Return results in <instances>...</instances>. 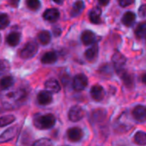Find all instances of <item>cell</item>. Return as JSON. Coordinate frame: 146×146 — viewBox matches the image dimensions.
I'll list each match as a JSON object with an SVG mask.
<instances>
[{"instance_id":"6da1fadb","label":"cell","mask_w":146,"mask_h":146,"mask_svg":"<svg viewBox=\"0 0 146 146\" xmlns=\"http://www.w3.org/2000/svg\"><path fill=\"white\" fill-rule=\"evenodd\" d=\"M27 91L24 89H6L1 94V100L5 109L12 110L21 106L27 99Z\"/></svg>"},{"instance_id":"7a4b0ae2","label":"cell","mask_w":146,"mask_h":146,"mask_svg":"<svg viewBox=\"0 0 146 146\" xmlns=\"http://www.w3.org/2000/svg\"><path fill=\"white\" fill-rule=\"evenodd\" d=\"M56 123V119L53 115L48 114L41 115L35 120V126L40 129H49L51 128Z\"/></svg>"},{"instance_id":"3957f363","label":"cell","mask_w":146,"mask_h":146,"mask_svg":"<svg viewBox=\"0 0 146 146\" xmlns=\"http://www.w3.org/2000/svg\"><path fill=\"white\" fill-rule=\"evenodd\" d=\"M38 51V44L34 41L28 42L21 50L20 56L23 59H29L35 56Z\"/></svg>"},{"instance_id":"277c9868","label":"cell","mask_w":146,"mask_h":146,"mask_svg":"<svg viewBox=\"0 0 146 146\" xmlns=\"http://www.w3.org/2000/svg\"><path fill=\"white\" fill-rule=\"evenodd\" d=\"M88 84V80L87 77L85 74H77L73 80V87L75 91H83Z\"/></svg>"},{"instance_id":"5b68a950","label":"cell","mask_w":146,"mask_h":146,"mask_svg":"<svg viewBox=\"0 0 146 146\" xmlns=\"http://www.w3.org/2000/svg\"><path fill=\"white\" fill-rule=\"evenodd\" d=\"M85 115V111L80 106H74L70 109L68 112V118L73 122H77L80 121Z\"/></svg>"},{"instance_id":"8992f818","label":"cell","mask_w":146,"mask_h":146,"mask_svg":"<svg viewBox=\"0 0 146 146\" xmlns=\"http://www.w3.org/2000/svg\"><path fill=\"white\" fill-rule=\"evenodd\" d=\"M133 115L134 119L139 122L146 121V107L143 105H138L134 108L133 111Z\"/></svg>"},{"instance_id":"52a82bcc","label":"cell","mask_w":146,"mask_h":146,"mask_svg":"<svg viewBox=\"0 0 146 146\" xmlns=\"http://www.w3.org/2000/svg\"><path fill=\"white\" fill-rule=\"evenodd\" d=\"M113 63H114V66L116 69V71L119 73V72H121L123 70V68H124V65L126 64V58L123 55H121V53L119 52H115L113 56Z\"/></svg>"},{"instance_id":"ba28073f","label":"cell","mask_w":146,"mask_h":146,"mask_svg":"<svg viewBox=\"0 0 146 146\" xmlns=\"http://www.w3.org/2000/svg\"><path fill=\"white\" fill-rule=\"evenodd\" d=\"M83 137V132L79 127H73L68 131V138L72 142H79Z\"/></svg>"},{"instance_id":"9c48e42d","label":"cell","mask_w":146,"mask_h":146,"mask_svg":"<svg viewBox=\"0 0 146 146\" xmlns=\"http://www.w3.org/2000/svg\"><path fill=\"white\" fill-rule=\"evenodd\" d=\"M91 95H92V98L95 101H101L104 98L105 92H104V89L101 86L96 85V86L92 87V89H91Z\"/></svg>"},{"instance_id":"30bf717a","label":"cell","mask_w":146,"mask_h":146,"mask_svg":"<svg viewBox=\"0 0 146 146\" xmlns=\"http://www.w3.org/2000/svg\"><path fill=\"white\" fill-rule=\"evenodd\" d=\"M44 87L46 91L50 92V93H57L61 90L60 84L58 83L56 80H54V79L48 80L44 84Z\"/></svg>"},{"instance_id":"8fae6325","label":"cell","mask_w":146,"mask_h":146,"mask_svg":"<svg viewBox=\"0 0 146 146\" xmlns=\"http://www.w3.org/2000/svg\"><path fill=\"white\" fill-rule=\"evenodd\" d=\"M17 133V127H12L7 129L5 132H3L1 136H0V143H4L7 141H9L12 139Z\"/></svg>"},{"instance_id":"7c38bea8","label":"cell","mask_w":146,"mask_h":146,"mask_svg":"<svg viewBox=\"0 0 146 146\" xmlns=\"http://www.w3.org/2000/svg\"><path fill=\"white\" fill-rule=\"evenodd\" d=\"M38 102L41 105H47L52 102V96L51 93L48 91L40 92L38 94Z\"/></svg>"},{"instance_id":"4fadbf2b","label":"cell","mask_w":146,"mask_h":146,"mask_svg":"<svg viewBox=\"0 0 146 146\" xmlns=\"http://www.w3.org/2000/svg\"><path fill=\"white\" fill-rule=\"evenodd\" d=\"M59 16H60V13H59L58 9H49L45 10V12L44 13V20H46L48 21H51V22L57 21Z\"/></svg>"},{"instance_id":"5bb4252c","label":"cell","mask_w":146,"mask_h":146,"mask_svg":"<svg viewBox=\"0 0 146 146\" xmlns=\"http://www.w3.org/2000/svg\"><path fill=\"white\" fill-rule=\"evenodd\" d=\"M81 40H82L83 44H86V45L92 44L95 43L96 35L92 31H88V30L87 31H85L82 33V35H81Z\"/></svg>"},{"instance_id":"9a60e30c","label":"cell","mask_w":146,"mask_h":146,"mask_svg":"<svg viewBox=\"0 0 146 146\" xmlns=\"http://www.w3.org/2000/svg\"><path fill=\"white\" fill-rule=\"evenodd\" d=\"M101 15H102V10L98 7H95L92 11L90 12V20L92 23L94 24H98L101 21Z\"/></svg>"},{"instance_id":"2e32d148","label":"cell","mask_w":146,"mask_h":146,"mask_svg":"<svg viewBox=\"0 0 146 146\" xmlns=\"http://www.w3.org/2000/svg\"><path fill=\"white\" fill-rule=\"evenodd\" d=\"M56 60H57V56H56V54L54 51H49V52L45 53L43 56L42 59H41L42 62L44 63V64L54 63V62H56Z\"/></svg>"},{"instance_id":"e0dca14e","label":"cell","mask_w":146,"mask_h":146,"mask_svg":"<svg viewBox=\"0 0 146 146\" xmlns=\"http://www.w3.org/2000/svg\"><path fill=\"white\" fill-rule=\"evenodd\" d=\"M135 20H136L135 14L129 11V12H127L126 14H124V15L122 17V23L127 27H130L134 23Z\"/></svg>"},{"instance_id":"ac0fdd59","label":"cell","mask_w":146,"mask_h":146,"mask_svg":"<svg viewBox=\"0 0 146 146\" xmlns=\"http://www.w3.org/2000/svg\"><path fill=\"white\" fill-rule=\"evenodd\" d=\"M14 85V79L11 76H5L0 80V89L2 91L11 88Z\"/></svg>"},{"instance_id":"d6986e66","label":"cell","mask_w":146,"mask_h":146,"mask_svg":"<svg viewBox=\"0 0 146 146\" xmlns=\"http://www.w3.org/2000/svg\"><path fill=\"white\" fill-rule=\"evenodd\" d=\"M20 38H21L20 34L18 33L14 32V33H9L8 35L6 40H7V43H8L9 45H10V46H15V45H17L19 44Z\"/></svg>"},{"instance_id":"ffe728a7","label":"cell","mask_w":146,"mask_h":146,"mask_svg":"<svg viewBox=\"0 0 146 146\" xmlns=\"http://www.w3.org/2000/svg\"><path fill=\"white\" fill-rule=\"evenodd\" d=\"M84 9V3L81 0H78L74 3V4L73 5L72 10H71V15L75 17L78 15H80L81 13V11Z\"/></svg>"},{"instance_id":"44dd1931","label":"cell","mask_w":146,"mask_h":146,"mask_svg":"<svg viewBox=\"0 0 146 146\" xmlns=\"http://www.w3.org/2000/svg\"><path fill=\"white\" fill-rule=\"evenodd\" d=\"M98 52V46L95 44L91 48H89L86 51V57L88 61H92L96 58Z\"/></svg>"},{"instance_id":"7402d4cb","label":"cell","mask_w":146,"mask_h":146,"mask_svg":"<svg viewBox=\"0 0 146 146\" xmlns=\"http://www.w3.org/2000/svg\"><path fill=\"white\" fill-rule=\"evenodd\" d=\"M134 142L139 145H146V133L145 132H138L134 135Z\"/></svg>"},{"instance_id":"603a6c76","label":"cell","mask_w":146,"mask_h":146,"mask_svg":"<svg viewBox=\"0 0 146 146\" xmlns=\"http://www.w3.org/2000/svg\"><path fill=\"white\" fill-rule=\"evenodd\" d=\"M38 40L39 42L45 45V44H48L50 41V34L49 32L47 31H42L38 33Z\"/></svg>"},{"instance_id":"cb8c5ba5","label":"cell","mask_w":146,"mask_h":146,"mask_svg":"<svg viewBox=\"0 0 146 146\" xmlns=\"http://www.w3.org/2000/svg\"><path fill=\"white\" fill-rule=\"evenodd\" d=\"M135 33H136V36L140 38L146 37V21H143L138 25Z\"/></svg>"},{"instance_id":"d4e9b609","label":"cell","mask_w":146,"mask_h":146,"mask_svg":"<svg viewBox=\"0 0 146 146\" xmlns=\"http://www.w3.org/2000/svg\"><path fill=\"white\" fill-rule=\"evenodd\" d=\"M15 121V116L13 115H4L0 117V127H4L11 124Z\"/></svg>"},{"instance_id":"484cf974","label":"cell","mask_w":146,"mask_h":146,"mask_svg":"<svg viewBox=\"0 0 146 146\" xmlns=\"http://www.w3.org/2000/svg\"><path fill=\"white\" fill-rule=\"evenodd\" d=\"M9 63L6 60H1L0 61V75L4 74L9 71Z\"/></svg>"},{"instance_id":"4316f807","label":"cell","mask_w":146,"mask_h":146,"mask_svg":"<svg viewBox=\"0 0 146 146\" xmlns=\"http://www.w3.org/2000/svg\"><path fill=\"white\" fill-rule=\"evenodd\" d=\"M9 23V19L6 14L0 13V29L5 28Z\"/></svg>"},{"instance_id":"83f0119b","label":"cell","mask_w":146,"mask_h":146,"mask_svg":"<svg viewBox=\"0 0 146 146\" xmlns=\"http://www.w3.org/2000/svg\"><path fill=\"white\" fill-rule=\"evenodd\" d=\"M26 3L27 7L32 10H37L40 6L39 0H27Z\"/></svg>"},{"instance_id":"f1b7e54d","label":"cell","mask_w":146,"mask_h":146,"mask_svg":"<svg viewBox=\"0 0 146 146\" xmlns=\"http://www.w3.org/2000/svg\"><path fill=\"white\" fill-rule=\"evenodd\" d=\"M134 3V0H119V3L121 7H127Z\"/></svg>"},{"instance_id":"f546056e","label":"cell","mask_w":146,"mask_h":146,"mask_svg":"<svg viewBox=\"0 0 146 146\" xmlns=\"http://www.w3.org/2000/svg\"><path fill=\"white\" fill-rule=\"evenodd\" d=\"M35 145H51V142L49 140V139H40L37 142L34 143Z\"/></svg>"},{"instance_id":"4dcf8cb0","label":"cell","mask_w":146,"mask_h":146,"mask_svg":"<svg viewBox=\"0 0 146 146\" xmlns=\"http://www.w3.org/2000/svg\"><path fill=\"white\" fill-rule=\"evenodd\" d=\"M139 14L140 16L142 17H145L146 16V4H143L139 7Z\"/></svg>"},{"instance_id":"1f68e13d","label":"cell","mask_w":146,"mask_h":146,"mask_svg":"<svg viewBox=\"0 0 146 146\" xmlns=\"http://www.w3.org/2000/svg\"><path fill=\"white\" fill-rule=\"evenodd\" d=\"M19 1H20V0H9V2L10 3V4L13 5V6H15V7H16V6L18 5Z\"/></svg>"},{"instance_id":"d6a6232c","label":"cell","mask_w":146,"mask_h":146,"mask_svg":"<svg viewBox=\"0 0 146 146\" xmlns=\"http://www.w3.org/2000/svg\"><path fill=\"white\" fill-rule=\"evenodd\" d=\"M98 1H99V3H100L102 5H107V4L110 3V0H98Z\"/></svg>"},{"instance_id":"836d02e7","label":"cell","mask_w":146,"mask_h":146,"mask_svg":"<svg viewBox=\"0 0 146 146\" xmlns=\"http://www.w3.org/2000/svg\"><path fill=\"white\" fill-rule=\"evenodd\" d=\"M56 3H58V4H61V3H63V1L64 0H53Z\"/></svg>"},{"instance_id":"e575fe53","label":"cell","mask_w":146,"mask_h":146,"mask_svg":"<svg viewBox=\"0 0 146 146\" xmlns=\"http://www.w3.org/2000/svg\"><path fill=\"white\" fill-rule=\"evenodd\" d=\"M142 80H143V82L146 84V74H145L144 75H143V77H142Z\"/></svg>"},{"instance_id":"d590c367","label":"cell","mask_w":146,"mask_h":146,"mask_svg":"<svg viewBox=\"0 0 146 146\" xmlns=\"http://www.w3.org/2000/svg\"><path fill=\"white\" fill-rule=\"evenodd\" d=\"M1 41H2V38H1V34H0V44H1Z\"/></svg>"}]
</instances>
